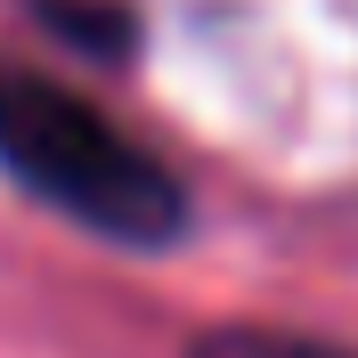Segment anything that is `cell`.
I'll use <instances>...</instances> for the list:
<instances>
[{
  "label": "cell",
  "mask_w": 358,
  "mask_h": 358,
  "mask_svg": "<svg viewBox=\"0 0 358 358\" xmlns=\"http://www.w3.org/2000/svg\"><path fill=\"white\" fill-rule=\"evenodd\" d=\"M0 171L98 236L163 245L187 220V187L98 98L24 66H0Z\"/></svg>",
  "instance_id": "6da1fadb"
},
{
  "label": "cell",
  "mask_w": 358,
  "mask_h": 358,
  "mask_svg": "<svg viewBox=\"0 0 358 358\" xmlns=\"http://www.w3.org/2000/svg\"><path fill=\"white\" fill-rule=\"evenodd\" d=\"M187 358H358V350H334V342H310V334H268V326H220Z\"/></svg>",
  "instance_id": "7a4b0ae2"
}]
</instances>
